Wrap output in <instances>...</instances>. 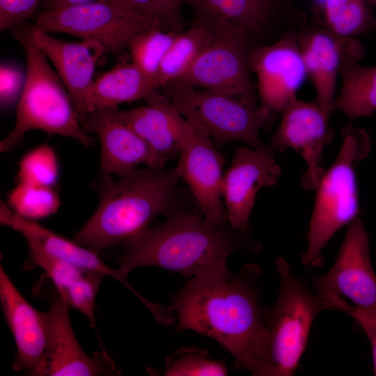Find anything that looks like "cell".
Masks as SVG:
<instances>
[{"label": "cell", "instance_id": "obj_1", "mask_svg": "<svg viewBox=\"0 0 376 376\" xmlns=\"http://www.w3.org/2000/svg\"><path fill=\"white\" fill-rule=\"evenodd\" d=\"M261 268L246 264L237 275L228 267L192 277L175 296L171 309L178 329L207 336L229 351L237 368L251 369L265 332V307L260 305Z\"/></svg>", "mask_w": 376, "mask_h": 376}, {"label": "cell", "instance_id": "obj_2", "mask_svg": "<svg viewBox=\"0 0 376 376\" xmlns=\"http://www.w3.org/2000/svg\"><path fill=\"white\" fill-rule=\"evenodd\" d=\"M234 230L196 213L178 212L123 241L118 269L127 275L135 268L155 266L190 278L227 266L232 253L258 250L249 233Z\"/></svg>", "mask_w": 376, "mask_h": 376}, {"label": "cell", "instance_id": "obj_3", "mask_svg": "<svg viewBox=\"0 0 376 376\" xmlns=\"http://www.w3.org/2000/svg\"><path fill=\"white\" fill-rule=\"evenodd\" d=\"M180 179L176 166L136 168L116 180L102 175L98 207L72 240L99 253L149 226L158 216L169 217L182 211Z\"/></svg>", "mask_w": 376, "mask_h": 376}, {"label": "cell", "instance_id": "obj_4", "mask_svg": "<svg viewBox=\"0 0 376 376\" xmlns=\"http://www.w3.org/2000/svg\"><path fill=\"white\" fill-rule=\"evenodd\" d=\"M275 265L280 276L277 301L265 308L263 343L250 370L256 376H290L297 369L314 319L322 311L334 309L320 295L312 292L295 276L290 265L279 258Z\"/></svg>", "mask_w": 376, "mask_h": 376}, {"label": "cell", "instance_id": "obj_5", "mask_svg": "<svg viewBox=\"0 0 376 376\" xmlns=\"http://www.w3.org/2000/svg\"><path fill=\"white\" fill-rule=\"evenodd\" d=\"M341 135L340 151L315 188L307 249L301 257L308 267L322 265L321 253L325 245L338 230L359 215L356 168L368 155L371 141L365 130L351 125L343 128Z\"/></svg>", "mask_w": 376, "mask_h": 376}, {"label": "cell", "instance_id": "obj_6", "mask_svg": "<svg viewBox=\"0 0 376 376\" xmlns=\"http://www.w3.org/2000/svg\"><path fill=\"white\" fill-rule=\"evenodd\" d=\"M26 60V79L17 104L13 129L1 141L0 151L17 146L32 130L72 138L85 147L94 139L81 127L69 93L45 55L29 42L20 43Z\"/></svg>", "mask_w": 376, "mask_h": 376}, {"label": "cell", "instance_id": "obj_7", "mask_svg": "<svg viewBox=\"0 0 376 376\" xmlns=\"http://www.w3.org/2000/svg\"><path fill=\"white\" fill-rule=\"evenodd\" d=\"M162 93L183 117L199 124L217 148L234 141L253 149L265 146L260 132L272 113L257 104L254 93L234 96L178 83L165 86Z\"/></svg>", "mask_w": 376, "mask_h": 376}, {"label": "cell", "instance_id": "obj_8", "mask_svg": "<svg viewBox=\"0 0 376 376\" xmlns=\"http://www.w3.org/2000/svg\"><path fill=\"white\" fill-rule=\"evenodd\" d=\"M209 19L213 29L210 44L193 65L171 83L234 96L254 93L250 64L254 42L240 27L221 18Z\"/></svg>", "mask_w": 376, "mask_h": 376}, {"label": "cell", "instance_id": "obj_9", "mask_svg": "<svg viewBox=\"0 0 376 376\" xmlns=\"http://www.w3.org/2000/svg\"><path fill=\"white\" fill-rule=\"evenodd\" d=\"M158 22L152 15L131 13L101 1L46 10L34 24L47 33H62L100 42L105 54H116Z\"/></svg>", "mask_w": 376, "mask_h": 376}, {"label": "cell", "instance_id": "obj_10", "mask_svg": "<svg viewBox=\"0 0 376 376\" xmlns=\"http://www.w3.org/2000/svg\"><path fill=\"white\" fill-rule=\"evenodd\" d=\"M48 300L47 342L42 376L113 375L115 361L105 350L87 354L79 344L70 323L69 306L45 275L34 289Z\"/></svg>", "mask_w": 376, "mask_h": 376}, {"label": "cell", "instance_id": "obj_11", "mask_svg": "<svg viewBox=\"0 0 376 376\" xmlns=\"http://www.w3.org/2000/svg\"><path fill=\"white\" fill-rule=\"evenodd\" d=\"M314 287L324 299L346 298L365 311H376V274L370 254L369 237L359 215L349 224L334 265L317 276Z\"/></svg>", "mask_w": 376, "mask_h": 376}, {"label": "cell", "instance_id": "obj_12", "mask_svg": "<svg viewBox=\"0 0 376 376\" xmlns=\"http://www.w3.org/2000/svg\"><path fill=\"white\" fill-rule=\"evenodd\" d=\"M208 133L195 121L187 119L185 137L176 166L188 185L203 217L217 225H226L222 201L224 158Z\"/></svg>", "mask_w": 376, "mask_h": 376}, {"label": "cell", "instance_id": "obj_13", "mask_svg": "<svg viewBox=\"0 0 376 376\" xmlns=\"http://www.w3.org/2000/svg\"><path fill=\"white\" fill-rule=\"evenodd\" d=\"M281 113V120L270 146L281 152L288 148L297 151L307 165L301 184L306 189H315L325 170L321 166L323 150L334 134L329 123L330 113L315 101L305 102L297 96Z\"/></svg>", "mask_w": 376, "mask_h": 376}, {"label": "cell", "instance_id": "obj_14", "mask_svg": "<svg viewBox=\"0 0 376 376\" xmlns=\"http://www.w3.org/2000/svg\"><path fill=\"white\" fill-rule=\"evenodd\" d=\"M274 152L270 146L259 149L240 146L235 150L222 183L228 222L233 229L249 233V219L258 192L276 183L281 168Z\"/></svg>", "mask_w": 376, "mask_h": 376}, {"label": "cell", "instance_id": "obj_15", "mask_svg": "<svg viewBox=\"0 0 376 376\" xmlns=\"http://www.w3.org/2000/svg\"><path fill=\"white\" fill-rule=\"evenodd\" d=\"M13 35L19 43L33 45L49 59L65 86L78 116L83 115L84 102L93 82L95 65L105 54L102 45L91 39L77 42L57 39L34 24H24L13 29Z\"/></svg>", "mask_w": 376, "mask_h": 376}, {"label": "cell", "instance_id": "obj_16", "mask_svg": "<svg viewBox=\"0 0 376 376\" xmlns=\"http://www.w3.org/2000/svg\"><path fill=\"white\" fill-rule=\"evenodd\" d=\"M250 64L257 77L260 105L272 113H281L308 77L297 32L271 44L255 46Z\"/></svg>", "mask_w": 376, "mask_h": 376}, {"label": "cell", "instance_id": "obj_17", "mask_svg": "<svg viewBox=\"0 0 376 376\" xmlns=\"http://www.w3.org/2000/svg\"><path fill=\"white\" fill-rule=\"evenodd\" d=\"M198 16L221 18L242 29L256 46L270 33L281 38L307 24L306 14L290 0H185Z\"/></svg>", "mask_w": 376, "mask_h": 376}, {"label": "cell", "instance_id": "obj_18", "mask_svg": "<svg viewBox=\"0 0 376 376\" xmlns=\"http://www.w3.org/2000/svg\"><path fill=\"white\" fill-rule=\"evenodd\" d=\"M0 301L17 347L13 370L42 376L47 342L46 312L27 301L1 265Z\"/></svg>", "mask_w": 376, "mask_h": 376}, {"label": "cell", "instance_id": "obj_19", "mask_svg": "<svg viewBox=\"0 0 376 376\" xmlns=\"http://www.w3.org/2000/svg\"><path fill=\"white\" fill-rule=\"evenodd\" d=\"M118 108H102L79 116L87 133L97 135L101 146L102 175L116 176L140 164L157 169L154 154L148 143L115 116Z\"/></svg>", "mask_w": 376, "mask_h": 376}, {"label": "cell", "instance_id": "obj_20", "mask_svg": "<svg viewBox=\"0 0 376 376\" xmlns=\"http://www.w3.org/2000/svg\"><path fill=\"white\" fill-rule=\"evenodd\" d=\"M146 101V106L125 111L116 109L114 114L148 143L157 169H162L167 162L179 155L187 119L163 93L156 91Z\"/></svg>", "mask_w": 376, "mask_h": 376}, {"label": "cell", "instance_id": "obj_21", "mask_svg": "<svg viewBox=\"0 0 376 376\" xmlns=\"http://www.w3.org/2000/svg\"><path fill=\"white\" fill-rule=\"evenodd\" d=\"M297 39L315 90V102L331 114L343 38L321 25L306 24L297 32Z\"/></svg>", "mask_w": 376, "mask_h": 376}, {"label": "cell", "instance_id": "obj_22", "mask_svg": "<svg viewBox=\"0 0 376 376\" xmlns=\"http://www.w3.org/2000/svg\"><path fill=\"white\" fill-rule=\"evenodd\" d=\"M29 249V263L40 267L51 280L69 307L77 309L95 328L94 304L104 275L80 268L45 251L30 237H24Z\"/></svg>", "mask_w": 376, "mask_h": 376}, {"label": "cell", "instance_id": "obj_23", "mask_svg": "<svg viewBox=\"0 0 376 376\" xmlns=\"http://www.w3.org/2000/svg\"><path fill=\"white\" fill-rule=\"evenodd\" d=\"M366 50L357 38H343L339 75L342 86L334 98L332 111L350 118L370 116L376 111V66L366 67L359 61Z\"/></svg>", "mask_w": 376, "mask_h": 376}, {"label": "cell", "instance_id": "obj_24", "mask_svg": "<svg viewBox=\"0 0 376 376\" xmlns=\"http://www.w3.org/2000/svg\"><path fill=\"white\" fill-rule=\"evenodd\" d=\"M15 229L24 237H30L50 254L80 268L111 276L128 288L150 311L156 304L148 301L135 290L127 279V275L118 269L108 266L98 253L81 246L72 240H68L47 229L33 220L19 217L15 223Z\"/></svg>", "mask_w": 376, "mask_h": 376}, {"label": "cell", "instance_id": "obj_25", "mask_svg": "<svg viewBox=\"0 0 376 376\" xmlns=\"http://www.w3.org/2000/svg\"><path fill=\"white\" fill-rule=\"evenodd\" d=\"M157 91L132 62L118 63L93 81L84 99L83 115L95 109L118 108L125 102L146 100Z\"/></svg>", "mask_w": 376, "mask_h": 376}, {"label": "cell", "instance_id": "obj_26", "mask_svg": "<svg viewBox=\"0 0 376 376\" xmlns=\"http://www.w3.org/2000/svg\"><path fill=\"white\" fill-rule=\"evenodd\" d=\"M213 38L210 19L198 16L196 23L180 31L164 57L155 81L157 90L186 72L209 46Z\"/></svg>", "mask_w": 376, "mask_h": 376}, {"label": "cell", "instance_id": "obj_27", "mask_svg": "<svg viewBox=\"0 0 376 376\" xmlns=\"http://www.w3.org/2000/svg\"><path fill=\"white\" fill-rule=\"evenodd\" d=\"M368 6L365 0H324L321 26L342 38L366 34L375 19Z\"/></svg>", "mask_w": 376, "mask_h": 376}, {"label": "cell", "instance_id": "obj_28", "mask_svg": "<svg viewBox=\"0 0 376 376\" xmlns=\"http://www.w3.org/2000/svg\"><path fill=\"white\" fill-rule=\"evenodd\" d=\"M162 25V22L157 23L136 36L128 46L132 62L152 81L155 89L161 63L180 32L176 30L163 31Z\"/></svg>", "mask_w": 376, "mask_h": 376}, {"label": "cell", "instance_id": "obj_29", "mask_svg": "<svg viewBox=\"0 0 376 376\" xmlns=\"http://www.w3.org/2000/svg\"><path fill=\"white\" fill-rule=\"evenodd\" d=\"M8 203L17 214L35 221L57 212L61 201L53 187L18 182L8 194Z\"/></svg>", "mask_w": 376, "mask_h": 376}, {"label": "cell", "instance_id": "obj_30", "mask_svg": "<svg viewBox=\"0 0 376 376\" xmlns=\"http://www.w3.org/2000/svg\"><path fill=\"white\" fill-rule=\"evenodd\" d=\"M18 182L54 187L59 177V166L52 147L44 143L26 153L19 162Z\"/></svg>", "mask_w": 376, "mask_h": 376}, {"label": "cell", "instance_id": "obj_31", "mask_svg": "<svg viewBox=\"0 0 376 376\" xmlns=\"http://www.w3.org/2000/svg\"><path fill=\"white\" fill-rule=\"evenodd\" d=\"M164 375L201 376L226 375L223 361L210 358L208 353L197 347H183L169 356L165 362Z\"/></svg>", "mask_w": 376, "mask_h": 376}, {"label": "cell", "instance_id": "obj_32", "mask_svg": "<svg viewBox=\"0 0 376 376\" xmlns=\"http://www.w3.org/2000/svg\"><path fill=\"white\" fill-rule=\"evenodd\" d=\"M26 79V70L18 64L3 62L0 66V103L8 109L18 103Z\"/></svg>", "mask_w": 376, "mask_h": 376}, {"label": "cell", "instance_id": "obj_33", "mask_svg": "<svg viewBox=\"0 0 376 376\" xmlns=\"http://www.w3.org/2000/svg\"><path fill=\"white\" fill-rule=\"evenodd\" d=\"M327 300L335 310H340L355 320L366 334L371 345L373 373L376 376V311L358 308L341 297H330Z\"/></svg>", "mask_w": 376, "mask_h": 376}, {"label": "cell", "instance_id": "obj_34", "mask_svg": "<svg viewBox=\"0 0 376 376\" xmlns=\"http://www.w3.org/2000/svg\"><path fill=\"white\" fill-rule=\"evenodd\" d=\"M39 0H0V31L19 27L36 10Z\"/></svg>", "mask_w": 376, "mask_h": 376}, {"label": "cell", "instance_id": "obj_35", "mask_svg": "<svg viewBox=\"0 0 376 376\" xmlns=\"http://www.w3.org/2000/svg\"><path fill=\"white\" fill-rule=\"evenodd\" d=\"M154 14L162 23L173 30L182 31L180 6L185 0H152Z\"/></svg>", "mask_w": 376, "mask_h": 376}, {"label": "cell", "instance_id": "obj_36", "mask_svg": "<svg viewBox=\"0 0 376 376\" xmlns=\"http://www.w3.org/2000/svg\"><path fill=\"white\" fill-rule=\"evenodd\" d=\"M100 1L131 13L155 16L152 0H100Z\"/></svg>", "mask_w": 376, "mask_h": 376}, {"label": "cell", "instance_id": "obj_37", "mask_svg": "<svg viewBox=\"0 0 376 376\" xmlns=\"http://www.w3.org/2000/svg\"><path fill=\"white\" fill-rule=\"evenodd\" d=\"M94 1L100 0H45L44 6L46 10H54Z\"/></svg>", "mask_w": 376, "mask_h": 376}, {"label": "cell", "instance_id": "obj_38", "mask_svg": "<svg viewBox=\"0 0 376 376\" xmlns=\"http://www.w3.org/2000/svg\"><path fill=\"white\" fill-rule=\"evenodd\" d=\"M368 6H376V0H365Z\"/></svg>", "mask_w": 376, "mask_h": 376}, {"label": "cell", "instance_id": "obj_39", "mask_svg": "<svg viewBox=\"0 0 376 376\" xmlns=\"http://www.w3.org/2000/svg\"><path fill=\"white\" fill-rule=\"evenodd\" d=\"M373 29H376V17H375V19H374Z\"/></svg>", "mask_w": 376, "mask_h": 376}]
</instances>
